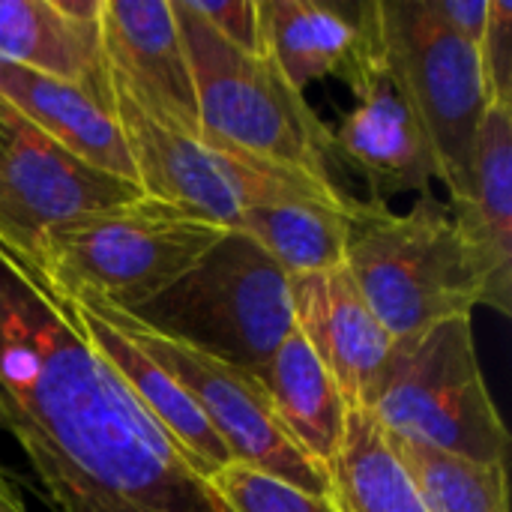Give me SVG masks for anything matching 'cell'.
Returning a JSON list of instances; mask_svg holds the SVG:
<instances>
[{"label":"cell","mask_w":512,"mask_h":512,"mask_svg":"<svg viewBox=\"0 0 512 512\" xmlns=\"http://www.w3.org/2000/svg\"><path fill=\"white\" fill-rule=\"evenodd\" d=\"M0 417L54 512H231L90 345L72 297L3 240Z\"/></svg>","instance_id":"1"},{"label":"cell","mask_w":512,"mask_h":512,"mask_svg":"<svg viewBox=\"0 0 512 512\" xmlns=\"http://www.w3.org/2000/svg\"><path fill=\"white\" fill-rule=\"evenodd\" d=\"M345 270L393 336H411L480 306V276L453 213L432 192L408 213L381 201H348Z\"/></svg>","instance_id":"2"},{"label":"cell","mask_w":512,"mask_h":512,"mask_svg":"<svg viewBox=\"0 0 512 512\" xmlns=\"http://www.w3.org/2000/svg\"><path fill=\"white\" fill-rule=\"evenodd\" d=\"M225 234V225L141 195L45 228L30 255L69 297L138 312Z\"/></svg>","instance_id":"3"},{"label":"cell","mask_w":512,"mask_h":512,"mask_svg":"<svg viewBox=\"0 0 512 512\" xmlns=\"http://www.w3.org/2000/svg\"><path fill=\"white\" fill-rule=\"evenodd\" d=\"M366 411L399 441L471 462H507L510 435L480 372L471 318L393 339Z\"/></svg>","instance_id":"4"},{"label":"cell","mask_w":512,"mask_h":512,"mask_svg":"<svg viewBox=\"0 0 512 512\" xmlns=\"http://www.w3.org/2000/svg\"><path fill=\"white\" fill-rule=\"evenodd\" d=\"M189 60L201 141L330 177L333 132L267 51H240L171 0ZM333 180V177H330Z\"/></svg>","instance_id":"5"},{"label":"cell","mask_w":512,"mask_h":512,"mask_svg":"<svg viewBox=\"0 0 512 512\" xmlns=\"http://www.w3.org/2000/svg\"><path fill=\"white\" fill-rule=\"evenodd\" d=\"M129 315L201 354L255 372L294 333L291 276L246 234L228 231L186 276Z\"/></svg>","instance_id":"6"},{"label":"cell","mask_w":512,"mask_h":512,"mask_svg":"<svg viewBox=\"0 0 512 512\" xmlns=\"http://www.w3.org/2000/svg\"><path fill=\"white\" fill-rule=\"evenodd\" d=\"M111 117L132 159L135 183L144 195L192 210L234 231L249 207L264 204H342L348 195L330 180L291 165L255 159L201 138L174 132L138 108L129 93L108 78Z\"/></svg>","instance_id":"7"},{"label":"cell","mask_w":512,"mask_h":512,"mask_svg":"<svg viewBox=\"0 0 512 512\" xmlns=\"http://www.w3.org/2000/svg\"><path fill=\"white\" fill-rule=\"evenodd\" d=\"M378 15L387 72L435 147L441 183L450 198H459L468 189L474 135L489 108L477 45L459 39L432 0H378Z\"/></svg>","instance_id":"8"},{"label":"cell","mask_w":512,"mask_h":512,"mask_svg":"<svg viewBox=\"0 0 512 512\" xmlns=\"http://www.w3.org/2000/svg\"><path fill=\"white\" fill-rule=\"evenodd\" d=\"M84 300V297H75ZM102 312L126 339H132L153 363H159L180 390L195 402L210 429L225 444L231 462L273 474L303 492L330 495V474L318 468L282 429L273 402L261 381L240 366L201 354L177 339H168L123 309L99 300H84Z\"/></svg>","instance_id":"9"},{"label":"cell","mask_w":512,"mask_h":512,"mask_svg":"<svg viewBox=\"0 0 512 512\" xmlns=\"http://www.w3.org/2000/svg\"><path fill=\"white\" fill-rule=\"evenodd\" d=\"M0 240L33 252L42 231L114 204L141 198L138 183L69 156L0 102Z\"/></svg>","instance_id":"10"},{"label":"cell","mask_w":512,"mask_h":512,"mask_svg":"<svg viewBox=\"0 0 512 512\" xmlns=\"http://www.w3.org/2000/svg\"><path fill=\"white\" fill-rule=\"evenodd\" d=\"M264 51L306 90L342 78L354 93L384 66L378 0H258Z\"/></svg>","instance_id":"11"},{"label":"cell","mask_w":512,"mask_h":512,"mask_svg":"<svg viewBox=\"0 0 512 512\" xmlns=\"http://www.w3.org/2000/svg\"><path fill=\"white\" fill-rule=\"evenodd\" d=\"M99 36L108 78L156 123L201 138L183 33L171 0H102Z\"/></svg>","instance_id":"12"},{"label":"cell","mask_w":512,"mask_h":512,"mask_svg":"<svg viewBox=\"0 0 512 512\" xmlns=\"http://www.w3.org/2000/svg\"><path fill=\"white\" fill-rule=\"evenodd\" d=\"M357 105L333 132V153L363 174L372 198L387 204L396 195H426L441 180L435 147L417 114L393 84L387 63L354 93Z\"/></svg>","instance_id":"13"},{"label":"cell","mask_w":512,"mask_h":512,"mask_svg":"<svg viewBox=\"0 0 512 512\" xmlns=\"http://www.w3.org/2000/svg\"><path fill=\"white\" fill-rule=\"evenodd\" d=\"M453 222L480 276V306L512 315V105L492 102L477 126L471 180L450 198Z\"/></svg>","instance_id":"14"},{"label":"cell","mask_w":512,"mask_h":512,"mask_svg":"<svg viewBox=\"0 0 512 512\" xmlns=\"http://www.w3.org/2000/svg\"><path fill=\"white\" fill-rule=\"evenodd\" d=\"M294 330L336 381L348 408H366L393 336L342 267L291 276Z\"/></svg>","instance_id":"15"},{"label":"cell","mask_w":512,"mask_h":512,"mask_svg":"<svg viewBox=\"0 0 512 512\" xmlns=\"http://www.w3.org/2000/svg\"><path fill=\"white\" fill-rule=\"evenodd\" d=\"M0 102L69 156L135 183L132 159L111 111L81 87L0 60Z\"/></svg>","instance_id":"16"},{"label":"cell","mask_w":512,"mask_h":512,"mask_svg":"<svg viewBox=\"0 0 512 512\" xmlns=\"http://www.w3.org/2000/svg\"><path fill=\"white\" fill-rule=\"evenodd\" d=\"M72 306H75V315H78L90 345L123 378L129 393L162 426V432L180 447L186 462L204 480H210L216 471H222L231 462V456H228L225 444L219 441V435L204 420V414L195 408V402L180 390V384L159 363H153L132 339H126L90 303L72 297Z\"/></svg>","instance_id":"17"},{"label":"cell","mask_w":512,"mask_h":512,"mask_svg":"<svg viewBox=\"0 0 512 512\" xmlns=\"http://www.w3.org/2000/svg\"><path fill=\"white\" fill-rule=\"evenodd\" d=\"M0 60L60 78L111 111L99 21H75L57 0H0Z\"/></svg>","instance_id":"18"},{"label":"cell","mask_w":512,"mask_h":512,"mask_svg":"<svg viewBox=\"0 0 512 512\" xmlns=\"http://www.w3.org/2000/svg\"><path fill=\"white\" fill-rule=\"evenodd\" d=\"M267 390L288 438L330 474L342 447L348 405L306 339L294 330L276 354L252 372Z\"/></svg>","instance_id":"19"},{"label":"cell","mask_w":512,"mask_h":512,"mask_svg":"<svg viewBox=\"0 0 512 512\" xmlns=\"http://www.w3.org/2000/svg\"><path fill=\"white\" fill-rule=\"evenodd\" d=\"M330 498L339 512H429L366 408H348L342 447L330 465Z\"/></svg>","instance_id":"20"},{"label":"cell","mask_w":512,"mask_h":512,"mask_svg":"<svg viewBox=\"0 0 512 512\" xmlns=\"http://www.w3.org/2000/svg\"><path fill=\"white\" fill-rule=\"evenodd\" d=\"M348 201L249 207L234 231L261 246L288 276L336 270L348 249Z\"/></svg>","instance_id":"21"},{"label":"cell","mask_w":512,"mask_h":512,"mask_svg":"<svg viewBox=\"0 0 512 512\" xmlns=\"http://www.w3.org/2000/svg\"><path fill=\"white\" fill-rule=\"evenodd\" d=\"M390 447L429 512H510L507 462H471L399 438Z\"/></svg>","instance_id":"22"},{"label":"cell","mask_w":512,"mask_h":512,"mask_svg":"<svg viewBox=\"0 0 512 512\" xmlns=\"http://www.w3.org/2000/svg\"><path fill=\"white\" fill-rule=\"evenodd\" d=\"M207 483L231 512H339L330 495L303 492L240 462H228Z\"/></svg>","instance_id":"23"},{"label":"cell","mask_w":512,"mask_h":512,"mask_svg":"<svg viewBox=\"0 0 512 512\" xmlns=\"http://www.w3.org/2000/svg\"><path fill=\"white\" fill-rule=\"evenodd\" d=\"M489 105L510 102L512 105V3L489 0V21L483 39L477 45Z\"/></svg>","instance_id":"24"},{"label":"cell","mask_w":512,"mask_h":512,"mask_svg":"<svg viewBox=\"0 0 512 512\" xmlns=\"http://www.w3.org/2000/svg\"><path fill=\"white\" fill-rule=\"evenodd\" d=\"M183 6L234 48L264 51L258 0H183Z\"/></svg>","instance_id":"25"},{"label":"cell","mask_w":512,"mask_h":512,"mask_svg":"<svg viewBox=\"0 0 512 512\" xmlns=\"http://www.w3.org/2000/svg\"><path fill=\"white\" fill-rule=\"evenodd\" d=\"M432 6L459 39L480 45L489 21V0H432Z\"/></svg>","instance_id":"26"},{"label":"cell","mask_w":512,"mask_h":512,"mask_svg":"<svg viewBox=\"0 0 512 512\" xmlns=\"http://www.w3.org/2000/svg\"><path fill=\"white\" fill-rule=\"evenodd\" d=\"M0 512H27L18 489H15V483H12V477L3 471V465H0Z\"/></svg>","instance_id":"27"},{"label":"cell","mask_w":512,"mask_h":512,"mask_svg":"<svg viewBox=\"0 0 512 512\" xmlns=\"http://www.w3.org/2000/svg\"><path fill=\"white\" fill-rule=\"evenodd\" d=\"M3 138H6V135H3V126H0V147H3Z\"/></svg>","instance_id":"28"},{"label":"cell","mask_w":512,"mask_h":512,"mask_svg":"<svg viewBox=\"0 0 512 512\" xmlns=\"http://www.w3.org/2000/svg\"><path fill=\"white\" fill-rule=\"evenodd\" d=\"M0 429H3V417H0Z\"/></svg>","instance_id":"29"}]
</instances>
